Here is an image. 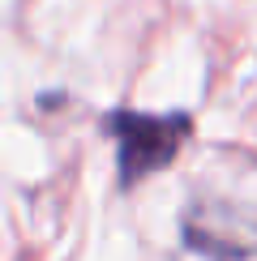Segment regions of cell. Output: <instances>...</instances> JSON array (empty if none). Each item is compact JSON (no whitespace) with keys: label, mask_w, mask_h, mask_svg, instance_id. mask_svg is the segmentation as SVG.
Instances as JSON below:
<instances>
[{"label":"cell","mask_w":257,"mask_h":261,"mask_svg":"<svg viewBox=\"0 0 257 261\" xmlns=\"http://www.w3.org/2000/svg\"><path fill=\"white\" fill-rule=\"evenodd\" d=\"M189 120H171V116H120L116 133H120V163L124 176L137 180L146 171L163 167V163L180 150Z\"/></svg>","instance_id":"cell-1"}]
</instances>
